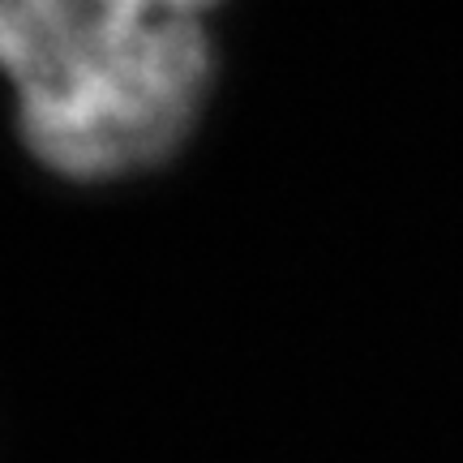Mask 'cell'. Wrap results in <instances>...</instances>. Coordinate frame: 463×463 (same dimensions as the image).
I'll use <instances>...</instances> for the list:
<instances>
[{
  "mask_svg": "<svg viewBox=\"0 0 463 463\" xmlns=\"http://www.w3.org/2000/svg\"><path fill=\"white\" fill-rule=\"evenodd\" d=\"M0 69L31 150L112 176L176 146L211 78L198 0H0Z\"/></svg>",
  "mask_w": 463,
  "mask_h": 463,
  "instance_id": "cell-1",
  "label": "cell"
}]
</instances>
